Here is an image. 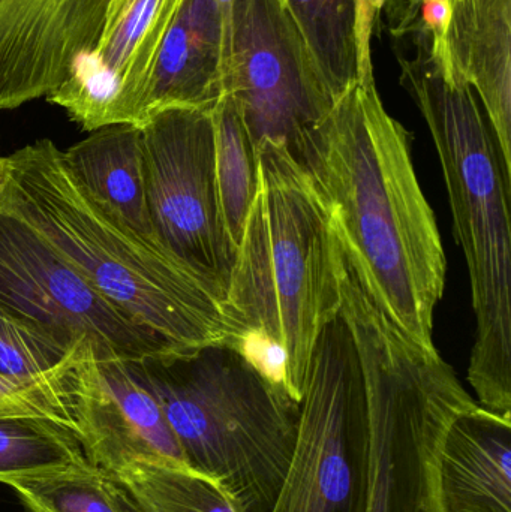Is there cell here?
Returning a JSON list of instances; mask_svg holds the SVG:
<instances>
[{
    "label": "cell",
    "mask_w": 511,
    "mask_h": 512,
    "mask_svg": "<svg viewBox=\"0 0 511 512\" xmlns=\"http://www.w3.org/2000/svg\"><path fill=\"white\" fill-rule=\"evenodd\" d=\"M293 155L372 300L408 336L434 346L446 254L417 179L411 134L387 113L375 80L348 90Z\"/></svg>",
    "instance_id": "cell-1"
},
{
    "label": "cell",
    "mask_w": 511,
    "mask_h": 512,
    "mask_svg": "<svg viewBox=\"0 0 511 512\" xmlns=\"http://www.w3.org/2000/svg\"><path fill=\"white\" fill-rule=\"evenodd\" d=\"M8 158L0 212L29 225L108 303L176 351L239 348L246 328L224 292L92 197L53 141Z\"/></svg>",
    "instance_id": "cell-2"
},
{
    "label": "cell",
    "mask_w": 511,
    "mask_h": 512,
    "mask_svg": "<svg viewBox=\"0 0 511 512\" xmlns=\"http://www.w3.org/2000/svg\"><path fill=\"white\" fill-rule=\"evenodd\" d=\"M398 54L401 83L419 107L440 156L464 251L476 315L468 382L479 405L511 415V168L473 87L438 71L428 45Z\"/></svg>",
    "instance_id": "cell-3"
},
{
    "label": "cell",
    "mask_w": 511,
    "mask_h": 512,
    "mask_svg": "<svg viewBox=\"0 0 511 512\" xmlns=\"http://www.w3.org/2000/svg\"><path fill=\"white\" fill-rule=\"evenodd\" d=\"M257 156L258 191L225 298L246 331L284 349L287 391L300 403L318 336L341 312L339 240L290 149L264 140Z\"/></svg>",
    "instance_id": "cell-4"
},
{
    "label": "cell",
    "mask_w": 511,
    "mask_h": 512,
    "mask_svg": "<svg viewBox=\"0 0 511 512\" xmlns=\"http://www.w3.org/2000/svg\"><path fill=\"white\" fill-rule=\"evenodd\" d=\"M155 396L186 465L240 512H272L299 436L300 403L227 345L128 361Z\"/></svg>",
    "instance_id": "cell-5"
},
{
    "label": "cell",
    "mask_w": 511,
    "mask_h": 512,
    "mask_svg": "<svg viewBox=\"0 0 511 512\" xmlns=\"http://www.w3.org/2000/svg\"><path fill=\"white\" fill-rule=\"evenodd\" d=\"M338 280L368 400L366 512H437L438 445L452 418L477 402L435 346L417 342L381 310L345 256Z\"/></svg>",
    "instance_id": "cell-6"
},
{
    "label": "cell",
    "mask_w": 511,
    "mask_h": 512,
    "mask_svg": "<svg viewBox=\"0 0 511 512\" xmlns=\"http://www.w3.org/2000/svg\"><path fill=\"white\" fill-rule=\"evenodd\" d=\"M369 421L356 343L341 312L318 336L299 436L272 512H366Z\"/></svg>",
    "instance_id": "cell-7"
},
{
    "label": "cell",
    "mask_w": 511,
    "mask_h": 512,
    "mask_svg": "<svg viewBox=\"0 0 511 512\" xmlns=\"http://www.w3.org/2000/svg\"><path fill=\"white\" fill-rule=\"evenodd\" d=\"M141 135L153 239L225 295L236 251L219 206L212 111H153Z\"/></svg>",
    "instance_id": "cell-8"
},
{
    "label": "cell",
    "mask_w": 511,
    "mask_h": 512,
    "mask_svg": "<svg viewBox=\"0 0 511 512\" xmlns=\"http://www.w3.org/2000/svg\"><path fill=\"white\" fill-rule=\"evenodd\" d=\"M224 95L236 105L254 143L288 147L332 111L327 92L287 0H234Z\"/></svg>",
    "instance_id": "cell-9"
},
{
    "label": "cell",
    "mask_w": 511,
    "mask_h": 512,
    "mask_svg": "<svg viewBox=\"0 0 511 512\" xmlns=\"http://www.w3.org/2000/svg\"><path fill=\"white\" fill-rule=\"evenodd\" d=\"M0 304L98 360L138 361L176 351L99 295L36 231L0 212Z\"/></svg>",
    "instance_id": "cell-10"
},
{
    "label": "cell",
    "mask_w": 511,
    "mask_h": 512,
    "mask_svg": "<svg viewBox=\"0 0 511 512\" xmlns=\"http://www.w3.org/2000/svg\"><path fill=\"white\" fill-rule=\"evenodd\" d=\"M185 0H126L108 18L98 44L78 57L62 86L47 96L86 131L141 128L159 50Z\"/></svg>",
    "instance_id": "cell-11"
},
{
    "label": "cell",
    "mask_w": 511,
    "mask_h": 512,
    "mask_svg": "<svg viewBox=\"0 0 511 512\" xmlns=\"http://www.w3.org/2000/svg\"><path fill=\"white\" fill-rule=\"evenodd\" d=\"M72 412L87 460L105 474L137 463L191 469L158 400L128 361L87 355L72 393Z\"/></svg>",
    "instance_id": "cell-12"
},
{
    "label": "cell",
    "mask_w": 511,
    "mask_h": 512,
    "mask_svg": "<svg viewBox=\"0 0 511 512\" xmlns=\"http://www.w3.org/2000/svg\"><path fill=\"white\" fill-rule=\"evenodd\" d=\"M110 0H0V111L48 96L98 44Z\"/></svg>",
    "instance_id": "cell-13"
},
{
    "label": "cell",
    "mask_w": 511,
    "mask_h": 512,
    "mask_svg": "<svg viewBox=\"0 0 511 512\" xmlns=\"http://www.w3.org/2000/svg\"><path fill=\"white\" fill-rule=\"evenodd\" d=\"M428 53L444 77L473 87L511 168V0H449L446 32Z\"/></svg>",
    "instance_id": "cell-14"
},
{
    "label": "cell",
    "mask_w": 511,
    "mask_h": 512,
    "mask_svg": "<svg viewBox=\"0 0 511 512\" xmlns=\"http://www.w3.org/2000/svg\"><path fill=\"white\" fill-rule=\"evenodd\" d=\"M437 512H511V415L479 403L444 430L435 456Z\"/></svg>",
    "instance_id": "cell-15"
},
{
    "label": "cell",
    "mask_w": 511,
    "mask_h": 512,
    "mask_svg": "<svg viewBox=\"0 0 511 512\" xmlns=\"http://www.w3.org/2000/svg\"><path fill=\"white\" fill-rule=\"evenodd\" d=\"M230 26L213 0H185L156 59L147 116L164 108H215L224 96Z\"/></svg>",
    "instance_id": "cell-16"
},
{
    "label": "cell",
    "mask_w": 511,
    "mask_h": 512,
    "mask_svg": "<svg viewBox=\"0 0 511 512\" xmlns=\"http://www.w3.org/2000/svg\"><path fill=\"white\" fill-rule=\"evenodd\" d=\"M309 56L333 101L375 80L371 41L377 15L371 0H287Z\"/></svg>",
    "instance_id": "cell-17"
},
{
    "label": "cell",
    "mask_w": 511,
    "mask_h": 512,
    "mask_svg": "<svg viewBox=\"0 0 511 512\" xmlns=\"http://www.w3.org/2000/svg\"><path fill=\"white\" fill-rule=\"evenodd\" d=\"M69 173L138 233L153 237L147 212L143 135L134 125L98 129L62 152Z\"/></svg>",
    "instance_id": "cell-18"
},
{
    "label": "cell",
    "mask_w": 511,
    "mask_h": 512,
    "mask_svg": "<svg viewBox=\"0 0 511 512\" xmlns=\"http://www.w3.org/2000/svg\"><path fill=\"white\" fill-rule=\"evenodd\" d=\"M212 120L219 206L228 239L237 251L258 191L257 149L227 95L213 108Z\"/></svg>",
    "instance_id": "cell-19"
},
{
    "label": "cell",
    "mask_w": 511,
    "mask_h": 512,
    "mask_svg": "<svg viewBox=\"0 0 511 512\" xmlns=\"http://www.w3.org/2000/svg\"><path fill=\"white\" fill-rule=\"evenodd\" d=\"M90 462L69 427L41 417H0V483Z\"/></svg>",
    "instance_id": "cell-20"
},
{
    "label": "cell",
    "mask_w": 511,
    "mask_h": 512,
    "mask_svg": "<svg viewBox=\"0 0 511 512\" xmlns=\"http://www.w3.org/2000/svg\"><path fill=\"white\" fill-rule=\"evenodd\" d=\"M90 352L96 355L92 346L74 345L0 304V375L23 382L59 378Z\"/></svg>",
    "instance_id": "cell-21"
},
{
    "label": "cell",
    "mask_w": 511,
    "mask_h": 512,
    "mask_svg": "<svg viewBox=\"0 0 511 512\" xmlns=\"http://www.w3.org/2000/svg\"><path fill=\"white\" fill-rule=\"evenodd\" d=\"M111 475L155 512H240L215 481L192 469L137 463Z\"/></svg>",
    "instance_id": "cell-22"
},
{
    "label": "cell",
    "mask_w": 511,
    "mask_h": 512,
    "mask_svg": "<svg viewBox=\"0 0 511 512\" xmlns=\"http://www.w3.org/2000/svg\"><path fill=\"white\" fill-rule=\"evenodd\" d=\"M27 512H117L93 465L6 481Z\"/></svg>",
    "instance_id": "cell-23"
},
{
    "label": "cell",
    "mask_w": 511,
    "mask_h": 512,
    "mask_svg": "<svg viewBox=\"0 0 511 512\" xmlns=\"http://www.w3.org/2000/svg\"><path fill=\"white\" fill-rule=\"evenodd\" d=\"M83 360L65 375L47 381L23 382L0 375V417L48 418L74 432L72 393Z\"/></svg>",
    "instance_id": "cell-24"
},
{
    "label": "cell",
    "mask_w": 511,
    "mask_h": 512,
    "mask_svg": "<svg viewBox=\"0 0 511 512\" xmlns=\"http://www.w3.org/2000/svg\"><path fill=\"white\" fill-rule=\"evenodd\" d=\"M104 474V483L107 487L111 502L117 512H155L125 481L120 480L116 475Z\"/></svg>",
    "instance_id": "cell-25"
},
{
    "label": "cell",
    "mask_w": 511,
    "mask_h": 512,
    "mask_svg": "<svg viewBox=\"0 0 511 512\" xmlns=\"http://www.w3.org/2000/svg\"><path fill=\"white\" fill-rule=\"evenodd\" d=\"M371 5L377 18L381 20V15L386 17L390 26V33L401 26L405 9H407V0H371Z\"/></svg>",
    "instance_id": "cell-26"
},
{
    "label": "cell",
    "mask_w": 511,
    "mask_h": 512,
    "mask_svg": "<svg viewBox=\"0 0 511 512\" xmlns=\"http://www.w3.org/2000/svg\"><path fill=\"white\" fill-rule=\"evenodd\" d=\"M420 3H422V0H407L404 20H402L401 26H399L398 29L393 30V38L405 39L407 36L413 35Z\"/></svg>",
    "instance_id": "cell-27"
},
{
    "label": "cell",
    "mask_w": 511,
    "mask_h": 512,
    "mask_svg": "<svg viewBox=\"0 0 511 512\" xmlns=\"http://www.w3.org/2000/svg\"><path fill=\"white\" fill-rule=\"evenodd\" d=\"M9 170H11L9 158H3V156H0V194H2L3 189H5L6 183H8Z\"/></svg>",
    "instance_id": "cell-28"
},
{
    "label": "cell",
    "mask_w": 511,
    "mask_h": 512,
    "mask_svg": "<svg viewBox=\"0 0 511 512\" xmlns=\"http://www.w3.org/2000/svg\"><path fill=\"white\" fill-rule=\"evenodd\" d=\"M125 2L126 0H110V8H108L107 21L108 18L113 17V15L116 14L120 8H122L123 3Z\"/></svg>",
    "instance_id": "cell-29"
}]
</instances>
